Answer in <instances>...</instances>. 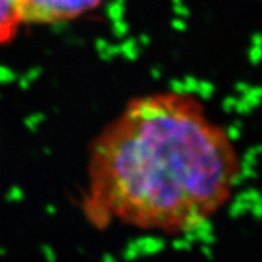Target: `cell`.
I'll list each match as a JSON object with an SVG mask.
<instances>
[{"label":"cell","instance_id":"1","mask_svg":"<svg viewBox=\"0 0 262 262\" xmlns=\"http://www.w3.org/2000/svg\"><path fill=\"white\" fill-rule=\"evenodd\" d=\"M88 219L192 232L230 198L239 175L233 143L194 96L159 92L131 99L92 141Z\"/></svg>","mask_w":262,"mask_h":262},{"label":"cell","instance_id":"2","mask_svg":"<svg viewBox=\"0 0 262 262\" xmlns=\"http://www.w3.org/2000/svg\"><path fill=\"white\" fill-rule=\"evenodd\" d=\"M103 0H22V24H58L79 18Z\"/></svg>","mask_w":262,"mask_h":262},{"label":"cell","instance_id":"3","mask_svg":"<svg viewBox=\"0 0 262 262\" xmlns=\"http://www.w3.org/2000/svg\"><path fill=\"white\" fill-rule=\"evenodd\" d=\"M22 0H0V46L9 42L22 25Z\"/></svg>","mask_w":262,"mask_h":262},{"label":"cell","instance_id":"4","mask_svg":"<svg viewBox=\"0 0 262 262\" xmlns=\"http://www.w3.org/2000/svg\"><path fill=\"white\" fill-rule=\"evenodd\" d=\"M42 253H44V259L47 262H56L57 261V256H56V253H54V251L50 248V246H44L42 248Z\"/></svg>","mask_w":262,"mask_h":262},{"label":"cell","instance_id":"5","mask_svg":"<svg viewBox=\"0 0 262 262\" xmlns=\"http://www.w3.org/2000/svg\"><path fill=\"white\" fill-rule=\"evenodd\" d=\"M101 262H118V261H117V258L113 256V255H103L102 261Z\"/></svg>","mask_w":262,"mask_h":262}]
</instances>
